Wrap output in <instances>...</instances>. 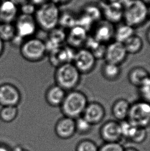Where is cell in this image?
Returning <instances> with one entry per match:
<instances>
[{"label": "cell", "instance_id": "obj_1", "mask_svg": "<svg viewBox=\"0 0 150 151\" xmlns=\"http://www.w3.org/2000/svg\"><path fill=\"white\" fill-rule=\"evenodd\" d=\"M61 12L60 7L50 1L38 6L34 16L38 28L49 32L58 27Z\"/></svg>", "mask_w": 150, "mask_h": 151}, {"label": "cell", "instance_id": "obj_2", "mask_svg": "<svg viewBox=\"0 0 150 151\" xmlns=\"http://www.w3.org/2000/svg\"><path fill=\"white\" fill-rule=\"evenodd\" d=\"M89 102L85 93L75 89L66 92L59 107L63 116L76 119L82 116Z\"/></svg>", "mask_w": 150, "mask_h": 151}, {"label": "cell", "instance_id": "obj_3", "mask_svg": "<svg viewBox=\"0 0 150 151\" xmlns=\"http://www.w3.org/2000/svg\"><path fill=\"white\" fill-rule=\"evenodd\" d=\"M149 17V7L143 0H130L124 5V23L136 28L146 22Z\"/></svg>", "mask_w": 150, "mask_h": 151}, {"label": "cell", "instance_id": "obj_4", "mask_svg": "<svg viewBox=\"0 0 150 151\" xmlns=\"http://www.w3.org/2000/svg\"><path fill=\"white\" fill-rule=\"evenodd\" d=\"M55 84L65 91L75 90L81 81V74L73 63H66L56 68Z\"/></svg>", "mask_w": 150, "mask_h": 151}, {"label": "cell", "instance_id": "obj_5", "mask_svg": "<svg viewBox=\"0 0 150 151\" xmlns=\"http://www.w3.org/2000/svg\"><path fill=\"white\" fill-rule=\"evenodd\" d=\"M20 52L25 60L31 63L42 61L47 54L44 41L35 37L26 39L20 47Z\"/></svg>", "mask_w": 150, "mask_h": 151}, {"label": "cell", "instance_id": "obj_6", "mask_svg": "<svg viewBox=\"0 0 150 151\" xmlns=\"http://www.w3.org/2000/svg\"><path fill=\"white\" fill-rule=\"evenodd\" d=\"M139 127L147 129L150 126V103L140 100L131 104L128 119Z\"/></svg>", "mask_w": 150, "mask_h": 151}, {"label": "cell", "instance_id": "obj_7", "mask_svg": "<svg viewBox=\"0 0 150 151\" xmlns=\"http://www.w3.org/2000/svg\"><path fill=\"white\" fill-rule=\"evenodd\" d=\"M96 61L93 53L83 47L76 50L72 63L81 74H87L95 68Z\"/></svg>", "mask_w": 150, "mask_h": 151}, {"label": "cell", "instance_id": "obj_8", "mask_svg": "<svg viewBox=\"0 0 150 151\" xmlns=\"http://www.w3.org/2000/svg\"><path fill=\"white\" fill-rule=\"evenodd\" d=\"M14 24L16 35L25 40L34 37L39 29L34 16L32 15L19 14Z\"/></svg>", "mask_w": 150, "mask_h": 151}, {"label": "cell", "instance_id": "obj_9", "mask_svg": "<svg viewBox=\"0 0 150 151\" xmlns=\"http://www.w3.org/2000/svg\"><path fill=\"white\" fill-rule=\"evenodd\" d=\"M128 55L124 43L113 40L106 45L104 59L107 63L120 65L126 61Z\"/></svg>", "mask_w": 150, "mask_h": 151}, {"label": "cell", "instance_id": "obj_10", "mask_svg": "<svg viewBox=\"0 0 150 151\" xmlns=\"http://www.w3.org/2000/svg\"><path fill=\"white\" fill-rule=\"evenodd\" d=\"M99 134L104 142H120L123 139L120 124L116 120L104 123L100 127Z\"/></svg>", "mask_w": 150, "mask_h": 151}, {"label": "cell", "instance_id": "obj_11", "mask_svg": "<svg viewBox=\"0 0 150 151\" xmlns=\"http://www.w3.org/2000/svg\"><path fill=\"white\" fill-rule=\"evenodd\" d=\"M22 99L21 93L18 88L10 83L0 85V105L18 106Z\"/></svg>", "mask_w": 150, "mask_h": 151}, {"label": "cell", "instance_id": "obj_12", "mask_svg": "<svg viewBox=\"0 0 150 151\" xmlns=\"http://www.w3.org/2000/svg\"><path fill=\"white\" fill-rule=\"evenodd\" d=\"M91 35L100 43L107 45L112 41L114 37L115 27L106 20H101L96 23Z\"/></svg>", "mask_w": 150, "mask_h": 151}, {"label": "cell", "instance_id": "obj_13", "mask_svg": "<svg viewBox=\"0 0 150 151\" xmlns=\"http://www.w3.org/2000/svg\"><path fill=\"white\" fill-rule=\"evenodd\" d=\"M76 50L69 45H62L59 49L48 53L49 61L57 68L66 63H72Z\"/></svg>", "mask_w": 150, "mask_h": 151}, {"label": "cell", "instance_id": "obj_14", "mask_svg": "<svg viewBox=\"0 0 150 151\" xmlns=\"http://www.w3.org/2000/svg\"><path fill=\"white\" fill-rule=\"evenodd\" d=\"M106 111L104 106L99 102H89L82 116L94 125L99 124L104 120Z\"/></svg>", "mask_w": 150, "mask_h": 151}, {"label": "cell", "instance_id": "obj_15", "mask_svg": "<svg viewBox=\"0 0 150 151\" xmlns=\"http://www.w3.org/2000/svg\"><path fill=\"white\" fill-rule=\"evenodd\" d=\"M54 131L59 138L67 140L73 137L76 133L75 119L63 116L57 121Z\"/></svg>", "mask_w": 150, "mask_h": 151}, {"label": "cell", "instance_id": "obj_16", "mask_svg": "<svg viewBox=\"0 0 150 151\" xmlns=\"http://www.w3.org/2000/svg\"><path fill=\"white\" fill-rule=\"evenodd\" d=\"M88 36L86 30L76 25L67 31L66 42L69 47L79 49L84 47Z\"/></svg>", "mask_w": 150, "mask_h": 151}, {"label": "cell", "instance_id": "obj_17", "mask_svg": "<svg viewBox=\"0 0 150 151\" xmlns=\"http://www.w3.org/2000/svg\"><path fill=\"white\" fill-rule=\"evenodd\" d=\"M48 33L47 40L44 41L47 54L63 45L64 42H66L67 36L66 30L59 26Z\"/></svg>", "mask_w": 150, "mask_h": 151}, {"label": "cell", "instance_id": "obj_18", "mask_svg": "<svg viewBox=\"0 0 150 151\" xmlns=\"http://www.w3.org/2000/svg\"><path fill=\"white\" fill-rule=\"evenodd\" d=\"M101 11L104 20L114 25L123 20L124 6L119 2L105 3Z\"/></svg>", "mask_w": 150, "mask_h": 151}, {"label": "cell", "instance_id": "obj_19", "mask_svg": "<svg viewBox=\"0 0 150 151\" xmlns=\"http://www.w3.org/2000/svg\"><path fill=\"white\" fill-rule=\"evenodd\" d=\"M19 14L18 6L10 0L0 1V22L14 23Z\"/></svg>", "mask_w": 150, "mask_h": 151}, {"label": "cell", "instance_id": "obj_20", "mask_svg": "<svg viewBox=\"0 0 150 151\" xmlns=\"http://www.w3.org/2000/svg\"><path fill=\"white\" fill-rule=\"evenodd\" d=\"M66 91L55 84L49 87L45 93V99L47 104L53 107H60L66 94Z\"/></svg>", "mask_w": 150, "mask_h": 151}, {"label": "cell", "instance_id": "obj_21", "mask_svg": "<svg viewBox=\"0 0 150 151\" xmlns=\"http://www.w3.org/2000/svg\"><path fill=\"white\" fill-rule=\"evenodd\" d=\"M130 106L131 103L126 99H118L114 102L111 108V112L116 120L121 122L127 120Z\"/></svg>", "mask_w": 150, "mask_h": 151}, {"label": "cell", "instance_id": "obj_22", "mask_svg": "<svg viewBox=\"0 0 150 151\" xmlns=\"http://www.w3.org/2000/svg\"><path fill=\"white\" fill-rule=\"evenodd\" d=\"M150 76L149 72L146 68L141 66H136L132 68L129 72L128 81L132 86L138 88Z\"/></svg>", "mask_w": 150, "mask_h": 151}, {"label": "cell", "instance_id": "obj_23", "mask_svg": "<svg viewBox=\"0 0 150 151\" xmlns=\"http://www.w3.org/2000/svg\"><path fill=\"white\" fill-rule=\"evenodd\" d=\"M135 28L126 23L115 27L114 39L115 41L124 43L133 35L135 34Z\"/></svg>", "mask_w": 150, "mask_h": 151}, {"label": "cell", "instance_id": "obj_24", "mask_svg": "<svg viewBox=\"0 0 150 151\" xmlns=\"http://www.w3.org/2000/svg\"><path fill=\"white\" fill-rule=\"evenodd\" d=\"M102 76L109 81H115L119 78L121 70L120 65L106 62L101 67Z\"/></svg>", "mask_w": 150, "mask_h": 151}, {"label": "cell", "instance_id": "obj_25", "mask_svg": "<svg viewBox=\"0 0 150 151\" xmlns=\"http://www.w3.org/2000/svg\"><path fill=\"white\" fill-rule=\"evenodd\" d=\"M128 54L135 55L139 53L144 47L142 38L138 35L134 34L124 43Z\"/></svg>", "mask_w": 150, "mask_h": 151}, {"label": "cell", "instance_id": "obj_26", "mask_svg": "<svg viewBox=\"0 0 150 151\" xmlns=\"http://www.w3.org/2000/svg\"><path fill=\"white\" fill-rule=\"evenodd\" d=\"M76 24L77 16H76L73 12L71 10H67L61 12L59 18V27L68 31Z\"/></svg>", "mask_w": 150, "mask_h": 151}, {"label": "cell", "instance_id": "obj_27", "mask_svg": "<svg viewBox=\"0 0 150 151\" xmlns=\"http://www.w3.org/2000/svg\"><path fill=\"white\" fill-rule=\"evenodd\" d=\"M19 114L18 106H3L0 110V119L4 123H11L16 119Z\"/></svg>", "mask_w": 150, "mask_h": 151}, {"label": "cell", "instance_id": "obj_28", "mask_svg": "<svg viewBox=\"0 0 150 151\" xmlns=\"http://www.w3.org/2000/svg\"><path fill=\"white\" fill-rule=\"evenodd\" d=\"M16 35V31L14 23H1L0 38L3 42H10Z\"/></svg>", "mask_w": 150, "mask_h": 151}, {"label": "cell", "instance_id": "obj_29", "mask_svg": "<svg viewBox=\"0 0 150 151\" xmlns=\"http://www.w3.org/2000/svg\"><path fill=\"white\" fill-rule=\"evenodd\" d=\"M75 127L76 133L80 135H86L91 132L93 126L81 116L75 119Z\"/></svg>", "mask_w": 150, "mask_h": 151}, {"label": "cell", "instance_id": "obj_30", "mask_svg": "<svg viewBox=\"0 0 150 151\" xmlns=\"http://www.w3.org/2000/svg\"><path fill=\"white\" fill-rule=\"evenodd\" d=\"M81 12L89 17L95 23L101 20L102 17L101 9L92 4H88L84 6Z\"/></svg>", "mask_w": 150, "mask_h": 151}, {"label": "cell", "instance_id": "obj_31", "mask_svg": "<svg viewBox=\"0 0 150 151\" xmlns=\"http://www.w3.org/2000/svg\"><path fill=\"white\" fill-rule=\"evenodd\" d=\"M99 146L91 139H84L79 141L76 146L75 151H98Z\"/></svg>", "mask_w": 150, "mask_h": 151}, {"label": "cell", "instance_id": "obj_32", "mask_svg": "<svg viewBox=\"0 0 150 151\" xmlns=\"http://www.w3.org/2000/svg\"><path fill=\"white\" fill-rule=\"evenodd\" d=\"M137 88L140 100L150 103V76Z\"/></svg>", "mask_w": 150, "mask_h": 151}, {"label": "cell", "instance_id": "obj_33", "mask_svg": "<svg viewBox=\"0 0 150 151\" xmlns=\"http://www.w3.org/2000/svg\"><path fill=\"white\" fill-rule=\"evenodd\" d=\"M147 137L148 132L146 129L138 127L135 133L129 141L135 144H141L144 142Z\"/></svg>", "mask_w": 150, "mask_h": 151}, {"label": "cell", "instance_id": "obj_34", "mask_svg": "<svg viewBox=\"0 0 150 151\" xmlns=\"http://www.w3.org/2000/svg\"><path fill=\"white\" fill-rule=\"evenodd\" d=\"M124 147L120 142H104L98 151H124Z\"/></svg>", "mask_w": 150, "mask_h": 151}, {"label": "cell", "instance_id": "obj_35", "mask_svg": "<svg viewBox=\"0 0 150 151\" xmlns=\"http://www.w3.org/2000/svg\"><path fill=\"white\" fill-rule=\"evenodd\" d=\"M37 7V6H35L34 4L29 1L19 7L20 14L32 16H34L35 14Z\"/></svg>", "mask_w": 150, "mask_h": 151}, {"label": "cell", "instance_id": "obj_36", "mask_svg": "<svg viewBox=\"0 0 150 151\" xmlns=\"http://www.w3.org/2000/svg\"><path fill=\"white\" fill-rule=\"evenodd\" d=\"M25 40L24 39H23V38L16 34L10 40L9 42L13 47L20 48L21 47V45H22L23 43H24Z\"/></svg>", "mask_w": 150, "mask_h": 151}, {"label": "cell", "instance_id": "obj_37", "mask_svg": "<svg viewBox=\"0 0 150 151\" xmlns=\"http://www.w3.org/2000/svg\"><path fill=\"white\" fill-rule=\"evenodd\" d=\"M73 0H50V1L57 5L60 7V6H66L72 2Z\"/></svg>", "mask_w": 150, "mask_h": 151}, {"label": "cell", "instance_id": "obj_38", "mask_svg": "<svg viewBox=\"0 0 150 151\" xmlns=\"http://www.w3.org/2000/svg\"><path fill=\"white\" fill-rule=\"evenodd\" d=\"M49 1L50 0H29V2H31V3L34 4L35 6H36L37 7L40 6L41 5L44 4Z\"/></svg>", "mask_w": 150, "mask_h": 151}, {"label": "cell", "instance_id": "obj_39", "mask_svg": "<svg viewBox=\"0 0 150 151\" xmlns=\"http://www.w3.org/2000/svg\"><path fill=\"white\" fill-rule=\"evenodd\" d=\"M10 1L16 5L18 7H20L21 5H22L23 4H25L29 1V0H10Z\"/></svg>", "mask_w": 150, "mask_h": 151}, {"label": "cell", "instance_id": "obj_40", "mask_svg": "<svg viewBox=\"0 0 150 151\" xmlns=\"http://www.w3.org/2000/svg\"><path fill=\"white\" fill-rule=\"evenodd\" d=\"M0 151H12L8 145L4 143H0Z\"/></svg>", "mask_w": 150, "mask_h": 151}, {"label": "cell", "instance_id": "obj_41", "mask_svg": "<svg viewBox=\"0 0 150 151\" xmlns=\"http://www.w3.org/2000/svg\"><path fill=\"white\" fill-rule=\"evenodd\" d=\"M4 51V42L0 38V57H1Z\"/></svg>", "mask_w": 150, "mask_h": 151}, {"label": "cell", "instance_id": "obj_42", "mask_svg": "<svg viewBox=\"0 0 150 151\" xmlns=\"http://www.w3.org/2000/svg\"><path fill=\"white\" fill-rule=\"evenodd\" d=\"M12 151H30L29 150L25 149L24 147L21 146H16L14 147V149L12 150Z\"/></svg>", "mask_w": 150, "mask_h": 151}, {"label": "cell", "instance_id": "obj_43", "mask_svg": "<svg viewBox=\"0 0 150 151\" xmlns=\"http://www.w3.org/2000/svg\"><path fill=\"white\" fill-rule=\"evenodd\" d=\"M124 151H139L136 147H124Z\"/></svg>", "mask_w": 150, "mask_h": 151}, {"label": "cell", "instance_id": "obj_44", "mask_svg": "<svg viewBox=\"0 0 150 151\" xmlns=\"http://www.w3.org/2000/svg\"><path fill=\"white\" fill-rule=\"evenodd\" d=\"M146 36L147 42L150 45V27H149L148 29H147V31H146Z\"/></svg>", "mask_w": 150, "mask_h": 151}, {"label": "cell", "instance_id": "obj_45", "mask_svg": "<svg viewBox=\"0 0 150 151\" xmlns=\"http://www.w3.org/2000/svg\"><path fill=\"white\" fill-rule=\"evenodd\" d=\"M105 3H112V2H118V0H104Z\"/></svg>", "mask_w": 150, "mask_h": 151}, {"label": "cell", "instance_id": "obj_46", "mask_svg": "<svg viewBox=\"0 0 150 151\" xmlns=\"http://www.w3.org/2000/svg\"><path fill=\"white\" fill-rule=\"evenodd\" d=\"M146 4L148 3H150V0H143Z\"/></svg>", "mask_w": 150, "mask_h": 151}, {"label": "cell", "instance_id": "obj_47", "mask_svg": "<svg viewBox=\"0 0 150 151\" xmlns=\"http://www.w3.org/2000/svg\"><path fill=\"white\" fill-rule=\"evenodd\" d=\"M149 17L150 18V6L149 7Z\"/></svg>", "mask_w": 150, "mask_h": 151}, {"label": "cell", "instance_id": "obj_48", "mask_svg": "<svg viewBox=\"0 0 150 151\" xmlns=\"http://www.w3.org/2000/svg\"><path fill=\"white\" fill-rule=\"evenodd\" d=\"M3 1V0H0V1Z\"/></svg>", "mask_w": 150, "mask_h": 151}, {"label": "cell", "instance_id": "obj_49", "mask_svg": "<svg viewBox=\"0 0 150 151\" xmlns=\"http://www.w3.org/2000/svg\"><path fill=\"white\" fill-rule=\"evenodd\" d=\"M0 24H1V22H0Z\"/></svg>", "mask_w": 150, "mask_h": 151}]
</instances>
